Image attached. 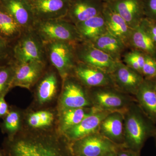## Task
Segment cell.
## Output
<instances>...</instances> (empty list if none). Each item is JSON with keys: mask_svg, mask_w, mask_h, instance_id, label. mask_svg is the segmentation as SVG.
Here are the masks:
<instances>
[{"mask_svg": "<svg viewBox=\"0 0 156 156\" xmlns=\"http://www.w3.org/2000/svg\"><path fill=\"white\" fill-rule=\"evenodd\" d=\"M6 156H74L70 142L58 130L35 131L23 129L13 137H5Z\"/></svg>", "mask_w": 156, "mask_h": 156, "instance_id": "1", "label": "cell"}, {"mask_svg": "<svg viewBox=\"0 0 156 156\" xmlns=\"http://www.w3.org/2000/svg\"><path fill=\"white\" fill-rule=\"evenodd\" d=\"M123 146L140 152L148 139L156 134V125L145 115L136 101L123 112Z\"/></svg>", "mask_w": 156, "mask_h": 156, "instance_id": "2", "label": "cell"}, {"mask_svg": "<svg viewBox=\"0 0 156 156\" xmlns=\"http://www.w3.org/2000/svg\"><path fill=\"white\" fill-rule=\"evenodd\" d=\"M92 107L98 110L124 112L136 101L134 96L121 92L113 86L88 89Z\"/></svg>", "mask_w": 156, "mask_h": 156, "instance_id": "3", "label": "cell"}, {"mask_svg": "<svg viewBox=\"0 0 156 156\" xmlns=\"http://www.w3.org/2000/svg\"><path fill=\"white\" fill-rule=\"evenodd\" d=\"M44 44L54 41H83L76 25L62 19L37 21L34 27Z\"/></svg>", "mask_w": 156, "mask_h": 156, "instance_id": "4", "label": "cell"}, {"mask_svg": "<svg viewBox=\"0 0 156 156\" xmlns=\"http://www.w3.org/2000/svg\"><path fill=\"white\" fill-rule=\"evenodd\" d=\"M44 44L34 28L26 30L13 46V60L17 63L46 62Z\"/></svg>", "mask_w": 156, "mask_h": 156, "instance_id": "5", "label": "cell"}, {"mask_svg": "<svg viewBox=\"0 0 156 156\" xmlns=\"http://www.w3.org/2000/svg\"><path fill=\"white\" fill-rule=\"evenodd\" d=\"M76 44L65 41H54L44 44L46 56L57 71L62 81L72 75L78 62L75 53Z\"/></svg>", "mask_w": 156, "mask_h": 156, "instance_id": "6", "label": "cell"}, {"mask_svg": "<svg viewBox=\"0 0 156 156\" xmlns=\"http://www.w3.org/2000/svg\"><path fill=\"white\" fill-rule=\"evenodd\" d=\"M58 111L66 109L92 107L88 89L73 75L62 81L56 105Z\"/></svg>", "mask_w": 156, "mask_h": 156, "instance_id": "7", "label": "cell"}, {"mask_svg": "<svg viewBox=\"0 0 156 156\" xmlns=\"http://www.w3.org/2000/svg\"><path fill=\"white\" fill-rule=\"evenodd\" d=\"M59 77L55 69L46 70L35 85L34 100L30 107L42 108L55 106L53 105L57 104L61 89Z\"/></svg>", "mask_w": 156, "mask_h": 156, "instance_id": "8", "label": "cell"}, {"mask_svg": "<svg viewBox=\"0 0 156 156\" xmlns=\"http://www.w3.org/2000/svg\"><path fill=\"white\" fill-rule=\"evenodd\" d=\"M70 143L74 156H105L116 152L122 146L114 143L98 132Z\"/></svg>", "mask_w": 156, "mask_h": 156, "instance_id": "9", "label": "cell"}, {"mask_svg": "<svg viewBox=\"0 0 156 156\" xmlns=\"http://www.w3.org/2000/svg\"><path fill=\"white\" fill-rule=\"evenodd\" d=\"M58 112L56 106L23 110V129L35 131L57 130Z\"/></svg>", "mask_w": 156, "mask_h": 156, "instance_id": "10", "label": "cell"}, {"mask_svg": "<svg viewBox=\"0 0 156 156\" xmlns=\"http://www.w3.org/2000/svg\"><path fill=\"white\" fill-rule=\"evenodd\" d=\"M75 53L78 62L103 70L109 73L113 71L118 62L88 42L81 41L76 44Z\"/></svg>", "mask_w": 156, "mask_h": 156, "instance_id": "11", "label": "cell"}, {"mask_svg": "<svg viewBox=\"0 0 156 156\" xmlns=\"http://www.w3.org/2000/svg\"><path fill=\"white\" fill-rule=\"evenodd\" d=\"M14 76L12 89L19 87L30 90L46 71V62H30L17 63L13 60Z\"/></svg>", "mask_w": 156, "mask_h": 156, "instance_id": "12", "label": "cell"}, {"mask_svg": "<svg viewBox=\"0 0 156 156\" xmlns=\"http://www.w3.org/2000/svg\"><path fill=\"white\" fill-rule=\"evenodd\" d=\"M111 75L114 87L121 92L134 97L144 80L141 74L128 67L122 61L117 62Z\"/></svg>", "mask_w": 156, "mask_h": 156, "instance_id": "13", "label": "cell"}, {"mask_svg": "<svg viewBox=\"0 0 156 156\" xmlns=\"http://www.w3.org/2000/svg\"><path fill=\"white\" fill-rule=\"evenodd\" d=\"M88 89L113 86L110 73L98 68L78 62L72 75Z\"/></svg>", "mask_w": 156, "mask_h": 156, "instance_id": "14", "label": "cell"}, {"mask_svg": "<svg viewBox=\"0 0 156 156\" xmlns=\"http://www.w3.org/2000/svg\"><path fill=\"white\" fill-rule=\"evenodd\" d=\"M105 3L119 14L131 29L138 26L145 17L144 0H115Z\"/></svg>", "mask_w": 156, "mask_h": 156, "instance_id": "15", "label": "cell"}, {"mask_svg": "<svg viewBox=\"0 0 156 156\" xmlns=\"http://www.w3.org/2000/svg\"><path fill=\"white\" fill-rule=\"evenodd\" d=\"M111 112L98 110L95 108L89 115L77 125L63 133L66 139L72 143L90 134L98 132L102 120Z\"/></svg>", "mask_w": 156, "mask_h": 156, "instance_id": "16", "label": "cell"}, {"mask_svg": "<svg viewBox=\"0 0 156 156\" xmlns=\"http://www.w3.org/2000/svg\"><path fill=\"white\" fill-rule=\"evenodd\" d=\"M124 123L123 112H112L102 120L98 132L117 145L123 146Z\"/></svg>", "mask_w": 156, "mask_h": 156, "instance_id": "17", "label": "cell"}, {"mask_svg": "<svg viewBox=\"0 0 156 156\" xmlns=\"http://www.w3.org/2000/svg\"><path fill=\"white\" fill-rule=\"evenodd\" d=\"M134 97L144 112L156 125V80L144 79Z\"/></svg>", "mask_w": 156, "mask_h": 156, "instance_id": "18", "label": "cell"}, {"mask_svg": "<svg viewBox=\"0 0 156 156\" xmlns=\"http://www.w3.org/2000/svg\"><path fill=\"white\" fill-rule=\"evenodd\" d=\"M104 2L100 0H77L69 11V20L75 25L102 14Z\"/></svg>", "mask_w": 156, "mask_h": 156, "instance_id": "19", "label": "cell"}, {"mask_svg": "<svg viewBox=\"0 0 156 156\" xmlns=\"http://www.w3.org/2000/svg\"><path fill=\"white\" fill-rule=\"evenodd\" d=\"M108 32L121 40L128 48L129 38L132 31L119 14L104 3L102 12Z\"/></svg>", "mask_w": 156, "mask_h": 156, "instance_id": "20", "label": "cell"}, {"mask_svg": "<svg viewBox=\"0 0 156 156\" xmlns=\"http://www.w3.org/2000/svg\"><path fill=\"white\" fill-rule=\"evenodd\" d=\"M34 10L37 21L62 19L67 10V0H35Z\"/></svg>", "mask_w": 156, "mask_h": 156, "instance_id": "21", "label": "cell"}, {"mask_svg": "<svg viewBox=\"0 0 156 156\" xmlns=\"http://www.w3.org/2000/svg\"><path fill=\"white\" fill-rule=\"evenodd\" d=\"M82 41L92 43L108 32L102 14L75 24Z\"/></svg>", "mask_w": 156, "mask_h": 156, "instance_id": "22", "label": "cell"}, {"mask_svg": "<svg viewBox=\"0 0 156 156\" xmlns=\"http://www.w3.org/2000/svg\"><path fill=\"white\" fill-rule=\"evenodd\" d=\"M95 108L66 109L58 112L57 130L63 134L70 128L80 122L86 117L95 111Z\"/></svg>", "mask_w": 156, "mask_h": 156, "instance_id": "23", "label": "cell"}, {"mask_svg": "<svg viewBox=\"0 0 156 156\" xmlns=\"http://www.w3.org/2000/svg\"><path fill=\"white\" fill-rule=\"evenodd\" d=\"M91 44L117 62L122 61L123 52L127 48L121 40L108 32Z\"/></svg>", "mask_w": 156, "mask_h": 156, "instance_id": "24", "label": "cell"}, {"mask_svg": "<svg viewBox=\"0 0 156 156\" xmlns=\"http://www.w3.org/2000/svg\"><path fill=\"white\" fill-rule=\"evenodd\" d=\"M5 9L23 30L34 28L36 19L21 0H8Z\"/></svg>", "mask_w": 156, "mask_h": 156, "instance_id": "25", "label": "cell"}, {"mask_svg": "<svg viewBox=\"0 0 156 156\" xmlns=\"http://www.w3.org/2000/svg\"><path fill=\"white\" fill-rule=\"evenodd\" d=\"M128 48L156 58V45L140 25L132 29Z\"/></svg>", "mask_w": 156, "mask_h": 156, "instance_id": "26", "label": "cell"}, {"mask_svg": "<svg viewBox=\"0 0 156 156\" xmlns=\"http://www.w3.org/2000/svg\"><path fill=\"white\" fill-rule=\"evenodd\" d=\"M23 128V110L14 105L10 106L9 112L0 124L2 133L11 138L22 131Z\"/></svg>", "mask_w": 156, "mask_h": 156, "instance_id": "27", "label": "cell"}, {"mask_svg": "<svg viewBox=\"0 0 156 156\" xmlns=\"http://www.w3.org/2000/svg\"><path fill=\"white\" fill-rule=\"evenodd\" d=\"M0 9V37L14 44L23 29L7 10Z\"/></svg>", "mask_w": 156, "mask_h": 156, "instance_id": "28", "label": "cell"}, {"mask_svg": "<svg viewBox=\"0 0 156 156\" xmlns=\"http://www.w3.org/2000/svg\"><path fill=\"white\" fill-rule=\"evenodd\" d=\"M14 76L13 60L10 63L0 66V97L6 96L12 89Z\"/></svg>", "mask_w": 156, "mask_h": 156, "instance_id": "29", "label": "cell"}, {"mask_svg": "<svg viewBox=\"0 0 156 156\" xmlns=\"http://www.w3.org/2000/svg\"><path fill=\"white\" fill-rule=\"evenodd\" d=\"M144 61L145 54L138 50L132 49L123 56V63L141 75Z\"/></svg>", "mask_w": 156, "mask_h": 156, "instance_id": "30", "label": "cell"}, {"mask_svg": "<svg viewBox=\"0 0 156 156\" xmlns=\"http://www.w3.org/2000/svg\"><path fill=\"white\" fill-rule=\"evenodd\" d=\"M142 75L144 79L156 80V58L145 54Z\"/></svg>", "mask_w": 156, "mask_h": 156, "instance_id": "31", "label": "cell"}, {"mask_svg": "<svg viewBox=\"0 0 156 156\" xmlns=\"http://www.w3.org/2000/svg\"><path fill=\"white\" fill-rule=\"evenodd\" d=\"M13 44L0 37V66L13 60Z\"/></svg>", "mask_w": 156, "mask_h": 156, "instance_id": "32", "label": "cell"}, {"mask_svg": "<svg viewBox=\"0 0 156 156\" xmlns=\"http://www.w3.org/2000/svg\"><path fill=\"white\" fill-rule=\"evenodd\" d=\"M140 25L156 45V21L144 17L140 22Z\"/></svg>", "mask_w": 156, "mask_h": 156, "instance_id": "33", "label": "cell"}, {"mask_svg": "<svg viewBox=\"0 0 156 156\" xmlns=\"http://www.w3.org/2000/svg\"><path fill=\"white\" fill-rule=\"evenodd\" d=\"M145 17L156 21V0H144Z\"/></svg>", "mask_w": 156, "mask_h": 156, "instance_id": "34", "label": "cell"}, {"mask_svg": "<svg viewBox=\"0 0 156 156\" xmlns=\"http://www.w3.org/2000/svg\"><path fill=\"white\" fill-rule=\"evenodd\" d=\"M140 153L122 146L117 150L116 154L117 156H140Z\"/></svg>", "mask_w": 156, "mask_h": 156, "instance_id": "35", "label": "cell"}, {"mask_svg": "<svg viewBox=\"0 0 156 156\" xmlns=\"http://www.w3.org/2000/svg\"><path fill=\"white\" fill-rule=\"evenodd\" d=\"M5 95L0 97V119H2L5 116L10 108V106L5 99Z\"/></svg>", "mask_w": 156, "mask_h": 156, "instance_id": "36", "label": "cell"}, {"mask_svg": "<svg viewBox=\"0 0 156 156\" xmlns=\"http://www.w3.org/2000/svg\"><path fill=\"white\" fill-rule=\"evenodd\" d=\"M0 156H6L5 151L2 148H0Z\"/></svg>", "mask_w": 156, "mask_h": 156, "instance_id": "37", "label": "cell"}, {"mask_svg": "<svg viewBox=\"0 0 156 156\" xmlns=\"http://www.w3.org/2000/svg\"><path fill=\"white\" fill-rule=\"evenodd\" d=\"M104 3L109 2H113V1H115V0H100Z\"/></svg>", "mask_w": 156, "mask_h": 156, "instance_id": "38", "label": "cell"}, {"mask_svg": "<svg viewBox=\"0 0 156 156\" xmlns=\"http://www.w3.org/2000/svg\"><path fill=\"white\" fill-rule=\"evenodd\" d=\"M105 156H117L116 152L108 154Z\"/></svg>", "mask_w": 156, "mask_h": 156, "instance_id": "39", "label": "cell"}, {"mask_svg": "<svg viewBox=\"0 0 156 156\" xmlns=\"http://www.w3.org/2000/svg\"><path fill=\"white\" fill-rule=\"evenodd\" d=\"M154 137H155V138L156 143V135H155Z\"/></svg>", "mask_w": 156, "mask_h": 156, "instance_id": "40", "label": "cell"}]
</instances>
